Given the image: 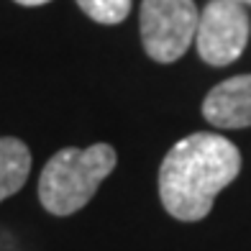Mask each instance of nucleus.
<instances>
[{
    "label": "nucleus",
    "instance_id": "obj_1",
    "mask_svg": "<svg viewBox=\"0 0 251 251\" xmlns=\"http://www.w3.org/2000/svg\"><path fill=\"white\" fill-rule=\"evenodd\" d=\"M241 172V151L226 136L190 133L167 151L159 167V198L177 221L195 223L213 210L218 192Z\"/></svg>",
    "mask_w": 251,
    "mask_h": 251
},
{
    "label": "nucleus",
    "instance_id": "obj_2",
    "mask_svg": "<svg viewBox=\"0 0 251 251\" xmlns=\"http://www.w3.org/2000/svg\"><path fill=\"white\" fill-rule=\"evenodd\" d=\"M118 164V154L110 144H93L87 149H62L56 151L39 177V200L51 215H72L82 210L95 198Z\"/></svg>",
    "mask_w": 251,
    "mask_h": 251
},
{
    "label": "nucleus",
    "instance_id": "obj_3",
    "mask_svg": "<svg viewBox=\"0 0 251 251\" xmlns=\"http://www.w3.org/2000/svg\"><path fill=\"white\" fill-rule=\"evenodd\" d=\"M200 13L192 0H144L141 41L146 54L159 64H172L185 56L195 41Z\"/></svg>",
    "mask_w": 251,
    "mask_h": 251
},
{
    "label": "nucleus",
    "instance_id": "obj_4",
    "mask_svg": "<svg viewBox=\"0 0 251 251\" xmlns=\"http://www.w3.org/2000/svg\"><path fill=\"white\" fill-rule=\"evenodd\" d=\"M249 16L236 0H210L198 21V54L213 67H226L244 54L249 44Z\"/></svg>",
    "mask_w": 251,
    "mask_h": 251
},
{
    "label": "nucleus",
    "instance_id": "obj_5",
    "mask_svg": "<svg viewBox=\"0 0 251 251\" xmlns=\"http://www.w3.org/2000/svg\"><path fill=\"white\" fill-rule=\"evenodd\" d=\"M202 116L215 128L251 126V75H238L215 85L202 100Z\"/></svg>",
    "mask_w": 251,
    "mask_h": 251
},
{
    "label": "nucleus",
    "instance_id": "obj_6",
    "mask_svg": "<svg viewBox=\"0 0 251 251\" xmlns=\"http://www.w3.org/2000/svg\"><path fill=\"white\" fill-rule=\"evenodd\" d=\"M31 175V149L13 136L0 139V202L26 185Z\"/></svg>",
    "mask_w": 251,
    "mask_h": 251
},
{
    "label": "nucleus",
    "instance_id": "obj_7",
    "mask_svg": "<svg viewBox=\"0 0 251 251\" xmlns=\"http://www.w3.org/2000/svg\"><path fill=\"white\" fill-rule=\"evenodd\" d=\"M77 5L98 24H121L131 13V0H77Z\"/></svg>",
    "mask_w": 251,
    "mask_h": 251
},
{
    "label": "nucleus",
    "instance_id": "obj_8",
    "mask_svg": "<svg viewBox=\"0 0 251 251\" xmlns=\"http://www.w3.org/2000/svg\"><path fill=\"white\" fill-rule=\"evenodd\" d=\"M16 3H21V5H44V3H49V0H16Z\"/></svg>",
    "mask_w": 251,
    "mask_h": 251
},
{
    "label": "nucleus",
    "instance_id": "obj_9",
    "mask_svg": "<svg viewBox=\"0 0 251 251\" xmlns=\"http://www.w3.org/2000/svg\"><path fill=\"white\" fill-rule=\"evenodd\" d=\"M236 3H249L251 5V0H236Z\"/></svg>",
    "mask_w": 251,
    "mask_h": 251
}]
</instances>
